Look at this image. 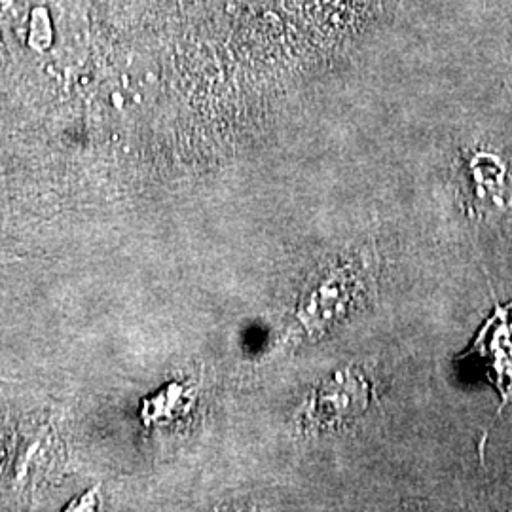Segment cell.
Listing matches in <instances>:
<instances>
[{"instance_id": "7a4b0ae2", "label": "cell", "mask_w": 512, "mask_h": 512, "mask_svg": "<svg viewBox=\"0 0 512 512\" xmlns=\"http://www.w3.org/2000/svg\"><path fill=\"white\" fill-rule=\"evenodd\" d=\"M473 200L478 215L484 217H512V183L507 169L492 156H480L473 162L471 173Z\"/></svg>"}, {"instance_id": "6da1fadb", "label": "cell", "mask_w": 512, "mask_h": 512, "mask_svg": "<svg viewBox=\"0 0 512 512\" xmlns=\"http://www.w3.org/2000/svg\"><path fill=\"white\" fill-rule=\"evenodd\" d=\"M469 353L484 363L503 404L512 401V300L507 306L495 308L494 315L476 334Z\"/></svg>"}]
</instances>
